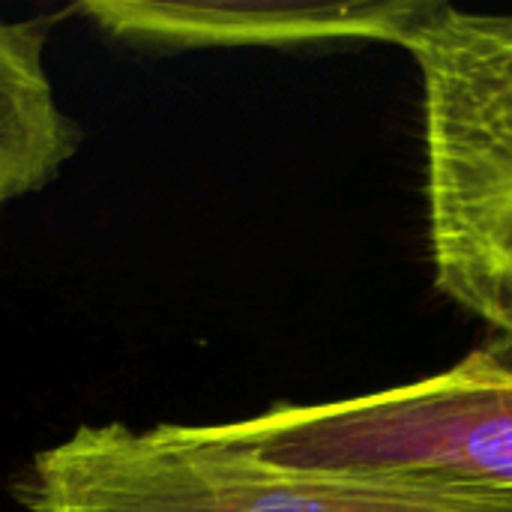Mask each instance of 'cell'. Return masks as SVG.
Segmentation results:
<instances>
[{
  "instance_id": "cell-4",
  "label": "cell",
  "mask_w": 512,
  "mask_h": 512,
  "mask_svg": "<svg viewBox=\"0 0 512 512\" xmlns=\"http://www.w3.org/2000/svg\"><path fill=\"white\" fill-rule=\"evenodd\" d=\"M426 0H84L78 12L117 42L153 51L306 45L339 39L396 42Z\"/></svg>"
},
{
  "instance_id": "cell-1",
  "label": "cell",
  "mask_w": 512,
  "mask_h": 512,
  "mask_svg": "<svg viewBox=\"0 0 512 512\" xmlns=\"http://www.w3.org/2000/svg\"><path fill=\"white\" fill-rule=\"evenodd\" d=\"M399 45L423 78L438 288L512 342V12L426 0Z\"/></svg>"
},
{
  "instance_id": "cell-2",
  "label": "cell",
  "mask_w": 512,
  "mask_h": 512,
  "mask_svg": "<svg viewBox=\"0 0 512 512\" xmlns=\"http://www.w3.org/2000/svg\"><path fill=\"white\" fill-rule=\"evenodd\" d=\"M213 429L279 471L512 504V342L399 390Z\"/></svg>"
},
{
  "instance_id": "cell-5",
  "label": "cell",
  "mask_w": 512,
  "mask_h": 512,
  "mask_svg": "<svg viewBox=\"0 0 512 512\" xmlns=\"http://www.w3.org/2000/svg\"><path fill=\"white\" fill-rule=\"evenodd\" d=\"M78 141L45 66V30L0 18V204L54 180Z\"/></svg>"
},
{
  "instance_id": "cell-3",
  "label": "cell",
  "mask_w": 512,
  "mask_h": 512,
  "mask_svg": "<svg viewBox=\"0 0 512 512\" xmlns=\"http://www.w3.org/2000/svg\"><path fill=\"white\" fill-rule=\"evenodd\" d=\"M81 512H512V504L279 471L213 426H120L87 465Z\"/></svg>"
}]
</instances>
